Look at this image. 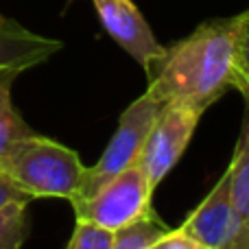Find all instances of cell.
<instances>
[{
    "instance_id": "cell-1",
    "label": "cell",
    "mask_w": 249,
    "mask_h": 249,
    "mask_svg": "<svg viewBox=\"0 0 249 249\" xmlns=\"http://www.w3.org/2000/svg\"><path fill=\"white\" fill-rule=\"evenodd\" d=\"M241 16L216 18L177 39L144 70L146 92L162 103H193L208 109L232 90V59Z\"/></svg>"
},
{
    "instance_id": "cell-2",
    "label": "cell",
    "mask_w": 249,
    "mask_h": 249,
    "mask_svg": "<svg viewBox=\"0 0 249 249\" xmlns=\"http://www.w3.org/2000/svg\"><path fill=\"white\" fill-rule=\"evenodd\" d=\"M86 164L77 151L39 133L18 140L0 162V173L31 199H72Z\"/></svg>"
},
{
    "instance_id": "cell-3",
    "label": "cell",
    "mask_w": 249,
    "mask_h": 249,
    "mask_svg": "<svg viewBox=\"0 0 249 249\" xmlns=\"http://www.w3.org/2000/svg\"><path fill=\"white\" fill-rule=\"evenodd\" d=\"M151 199L153 188L136 162L107 179L92 197L72 201V210L77 221L92 223L114 234L136 221L153 216L155 210Z\"/></svg>"
},
{
    "instance_id": "cell-4",
    "label": "cell",
    "mask_w": 249,
    "mask_h": 249,
    "mask_svg": "<svg viewBox=\"0 0 249 249\" xmlns=\"http://www.w3.org/2000/svg\"><path fill=\"white\" fill-rule=\"evenodd\" d=\"M164 105L166 103L151 99L149 94H142L124 109L118 118V127L114 136L109 138L103 155L96 160V164L86 166L79 190L70 199V203L92 197L107 179H112L114 175H118L121 171L138 162L142 144H144L146 136H149L155 118L164 109Z\"/></svg>"
},
{
    "instance_id": "cell-5",
    "label": "cell",
    "mask_w": 249,
    "mask_h": 249,
    "mask_svg": "<svg viewBox=\"0 0 249 249\" xmlns=\"http://www.w3.org/2000/svg\"><path fill=\"white\" fill-rule=\"evenodd\" d=\"M203 112L206 109L199 105L175 101L164 105L160 116L155 118L138 158V164L153 190L162 184V179L173 171V166L188 149Z\"/></svg>"
},
{
    "instance_id": "cell-6",
    "label": "cell",
    "mask_w": 249,
    "mask_h": 249,
    "mask_svg": "<svg viewBox=\"0 0 249 249\" xmlns=\"http://www.w3.org/2000/svg\"><path fill=\"white\" fill-rule=\"evenodd\" d=\"M177 230L208 249H249V236L230 197L228 171Z\"/></svg>"
},
{
    "instance_id": "cell-7",
    "label": "cell",
    "mask_w": 249,
    "mask_h": 249,
    "mask_svg": "<svg viewBox=\"0 0 249 249\" xmlns=\"http://www.w3.org/2000/svg\"><path fill=\"white\" fill-rule=\"evenodd\" d=\"M92 4L105 33L144 70L164 53L133 0H92Z\"/></svg>"
},
{
    "instance_id": "cell-8",
    "label": "cell",
    "mask_w": 249,
    "mask_h": 249,
    "mask_svg": "<svg viewBox=\"0 0 249 249\" xmlns=\"http://www.w3.org/2000/svg\"><path fill=\"white\" fill-rule=\"evenodd\" d=\"M61 48L64 42L33 33L20 22L0 13V72L13 70L22 74L24 70L48 61Z\"/></svg>"
},
{
    "instance_id": "cell-9",
    "label": "cell",
    "mask_w": 249,
    "mask_h": 249,
    "mask_svg": "<svg viewBox=\"0 0 249 249\" xmlns=\"http://www.w3.org/2000/svg\"><path fill=\"white\" fill-rule=\"evenodd\" d=\"M225 171L230 177V197H232L236 214L249 236V105L245 107L234 158Z\"/></svg>"
},
{
    "instance_id": "cell-10",
    "label": "cell",
    "mask_w": 249,
    "mask_h": 249,
    "mask_svg": "<svg viewBox=\"0 0 249 249\" xmlns=\"http://www.w3.org/2000/svg\"><path fill=\"white\" fill-rule=\"evenodd\" d=\"M18 77L20 74L13 72V70H2L0 72V162L18 140L33 133L29 123L22 118V114L13 105L11 88Z\"/></svg>"
},
{
    "instance_id": "cell-11",
    "label": "cell",
    "mask_w": 249,
    "mask_h": 249,
    "mask_svg": "<svg viewBox=\"0 0 249 249\" xmlns=\"http://www.w3.org/2000/svg\"><path fill=\"white\" fill-rule=\"evenodd\" d=\"M166 232H171V228L158 214H153L149 219H140L136 223L114 232L112 249H149Z\"/></svg>"
},
{
    "instance_id": "cell-12",
    "label": "cell",
    "mask_w": 249,
    "mask_h": 249,
    "mask_svg": "<svg viewBox=\"0 0 249 249\" xmlns=\"http://www.w3.org/2000/svg\"><path fill=\"white\" fill-rule=\"evenodd\" d=\"M31 201H11L0 208V249H22L31 230Z\"/></svg>"
},
{
    "instance_id": "cell-13",
    "label": "cell",
    "mask_w": 249,
    "mask_h": 249,
    "mask_svg": "<svg viewBox=\"0 0 249 249\" xmlns=\"http://www.w3.org/2000/svg\"><path fill=\"white\" fill-rule=\"evenodd\" d=\"M236 39H234V59H232V88L238 90L249 105V13H238Z\"/></svg>"
},
{
    "instance_id": "cell-14",
    "label": "cell",
    "mask_w": 249,
    "mask_h": 249,
    "mask_svg": "<svg viewBox=\"0 0 249 249\" xmlns=\"http://www.w3.org/2000/svg\"><path fill=\"white\" fill-rule=\"evenodd\" d=\"M114 234L92 223L77 221L66 249H112Z\"/></svg>"
},
{
    "instance_id": "cell-15",
    "label": "cell",
    "mask_w": 249,
    "mask_h": 249,
    "mask_svg": "<svg viewBox=\"0 0 249 249\" xmlns=\"http://www.w3.org/2000/svg\"><path fill=\"white\" fill-rule=\"evenodd\" d=\"M149 249H208V247L193 241V238L186 236L179 230H171V232H166L160 241H155Z\"/></svg>"
},
{
    "instance_id": "cell-16",
    "label": "cell",
    "mask_w": 249,
    "mask_h": 249,
    "mask_svg": "<svg viewBox=\"0 0 249 249\" xmlns=\"http://www.w3.org/2000/svg\"><path fill=\"white\" fill-rule=\"evenodd\" d=\"M11 201H33V199L26 197L22 190H18L16 186L0 173V208L7 206V203H11Z\"/></svg>"
},
{
    "instance_id": "cell-17",
    "label": "cell",
    "mask_w": 249,
    "mask_h": 249,
    "mask_svg": "<svg viewBox=\"0 0 249 249\" xmlns=\"http://www.w3.org/2000/svg\"><path fill=\"white\" fill-rule=\"evenodd\" d=\"M245 11H247V13H249V9H245Z\"/></svg>"
}]
</instances>
